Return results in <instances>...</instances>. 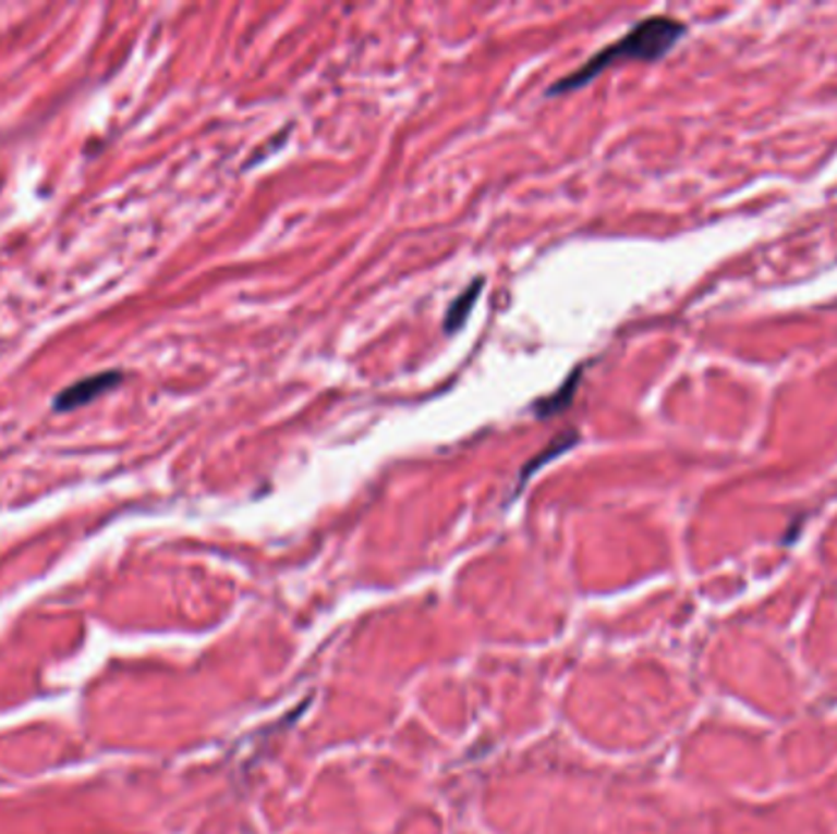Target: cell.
<instances>
[{
  "instance_id": "6da1fadb",
  "label": "cell",
  "mask_w": 837,
  "mask_h": 834,
  "mask_svg": "<svg viewBox=\"0 0 837 834\" xmlns=\"http://www.w3.org/2000/svg\"><path fill=\"white\" fill-rule=\"evenodd\" d=\"M686 29L689 27L676 17H666V15L646 17L640 25H634L630 33L617 39V42L607 45L605 49H601V52L593 54L581 69H575V72L563 76L558 84H554L549 88V96L583 88L585 84H591L597 74H603L607 66H612L617 62H656V59L666 57L676 45H679V39L686 35Z\"/></svg>"
},
{
  "instance_id": "7a4b0ae2",
  "label": "cell",
  "mask_w": 837,
  "mask_h": 834,
  "mask_svg": "<svg viewBox=\"0 0 837 834\" xmlns=\"http://www.w3.org/2000/svg\"><path fill=\"white\" fill-rule=\"evenodd\" d=\"M121 382H123L121 370H106V372L88 375V377H84V380L64 387V390L59 392L57 400L52 402V409L59 414L74 412V409H78V406L92 404L94 400H98V396L111 392L113 387H118Z\"/></svg>"
},
{
  "instance_id": "3957f363",
  "label": "cell",
  "mask_w": 837,
  "mask_h": 834,
  "mask_svg": "<svg viewBox=\"0 0 837 834\" xmlns=\"http://www.w3.org/2000/svg\"><path fill=\"white\" fill-rule=\"evenodd\" d=\"M485 286V280H475L471 282V286L463 294H458V299H453V304L448 306L446 311V321H444V331L446 333H456L458 329H463L465 321L471 319L473 314V306L477 302V296H481V290Z\"/></svg>"
},
{
  "instance_id": "277c9868",
  "label": "cell",
  "mask_w": 837,
  "mask_h": 834,
  "mask_svg": "<svg viewBox=\"0 0 837 834\" xmlns=\"http://www.w3.org/2000/svg\"><path fill=\"white\" fill-rule=\"evenodd\" d=\"M581 367L578 370H573L571 375H568V380L558 387V390L549 396H544V400H539L534 404V414L542 416V419H546V416H554V414H561L568 404L573 402V394L578 390V382H581Z\"/></svg>"
},
{
  "instance_id": "5b68a950",
  "label": "cell",
  "mask_w": 837,
  "mask_h": 834,
  "mask_svg": "<svg viewBox=\"0 0 837 834\" xmlns=\"http://www.w3.org/2000/svg\"><path fill=\"white\" fill-rule=\"evenodd\" d=\"M578 439H581V436H578L575 431H566V433H561V436H558V439H554L549 445H546V449H544V453H539V455H536V458H532L530 463H526L524 465V473H522V482L526 480V478H530V475L534 473V470H539L542 468V465L544 463H549V461H554L556 458V455H561V453H566L568 449H571V445L573 443H578Z\"/></svg>"
}]
</instances>
